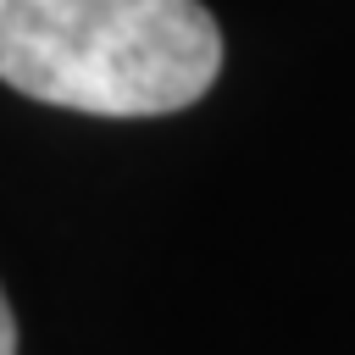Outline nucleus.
I'll use <instances>...</instances> for the list:
<instances>
[{
	"instance_id": "f257e3e1",
	"label": "nucleus",
	"mask_w": 355,
	"mask_h": 355,
	"mask_svg": "<svg viewBox=\"0 0 355 355\" xmlns=\"http://www.w3.org/2000/svg\"><path fill=\"white\" fill-rule=\"evenodd\" d=\"M222 72L200 0H0V83L89 116H166Z\"/></svg>"
},
{
	"instance_id": "f03ea898",
	"label": "nucleus",
	"mask_w": 355,
	"mask_h": 355,
	"mask_svg": "<svg viewBox=\"0 0 355 355\" xmlns=\"http://www.w3.org/2000/svg\"><path fill=\"white\" fill-rule=\"evenodd\" d=\"M0 355H17V322H11L6 294H0Z\"/></svg>"
}]
</instances>
